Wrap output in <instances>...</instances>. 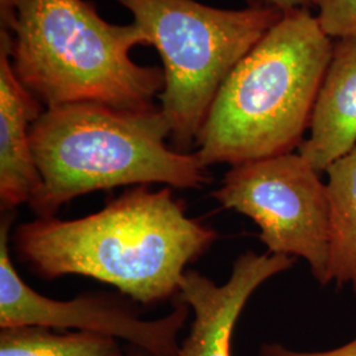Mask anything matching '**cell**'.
<instances>
[{
  "label": "cell",
  "instance_id": "cell-1",
  "mask_svg": "<svg viewBox=\"0 0 356 356\" xmlns=\"http://www.w3.org/2000/svg\"><path fill=\"white\" fill-rule=\"evenodd\" d=\"M173 188L132 186L89 216L36 218L11 235L15 254L36 276L102 281L139 305L175 301L188 266L218 239L186 214Z\"/></svg>",
  "mask_w": 356,
  "mask_h": 356
},
{
  "label": "cell",
  "instance_id": "cell-2",
  "mask_svg": "<svg viewBox=\"0 0 356 356\" xmlns=\"http://www.w3.org/2000/svg\"><path fill=\"white\" fill-rule=\"evenodd\" d=\"M169 138L160 106L123 110L79 102L48 107L31 129L41 185L29 206L38 218H49L76 197L119 186L209 185L211 175L197 153L176 151L166 144Z\"/></svg>",
  "mask_w": 356,
  "mask_h": 356
},
{
  "label": "cell",
  "instance_id": "cell-3",
  "mask_svg": "<svg viewBox=\"0 0 356 356\" xmlns=\"http://www.w3.org/2000/svg\"><path fill=\"white\" fill-rule=\"evenodd\" d=\"M332 48L310 10L282 13L218 91L195 144L204 165H241L298 149Z\"/></svg>",
  "mask_w": 356,
  "mask_h": 356
},
{
  "label": "cell",
  "instance_id": "cell-4",
  "mask_svg": "<svg viewBox=\"0 0 356 356\" xmlns=\"http://www.w3.org/2000/svg\"><path fill=\"white\" fill-rule=\"evenodd\" d=\"M11 60L23 85L48 107L102 103L147 110L164 89V72L131 58L151 45L135 22L115 26L85 0H19Z\"/></svg>",
  "mask_w": 356,
  "mask_h": 356
},
{
  "label": "cell",
  "instance_id": "cell-5",
  "mask_svg": "<svg viewBox=\"0 0 356 356\" xmlns=\"http://www.w3.org/2000/svg\"><path fill=\"white\" fill-rule=\"evenodd\" d=\"M132 13L163 60L160 108L172 147L191 152L222 83L282 13L222 10L195 0H114Z\"/></svg>",
  "mask_w": 356,
  "mask_h": 356
},
{
  "label": "cell",
  "instance_id": "cell-6",
  "mask_svg": "<svg viewBox=\"0 0 356 356\" xmlns=\"http://www.w3.org/2000/svg\"><path fill=\"white\" fill-rule=\"evenodd\" d=\"M300 153L231 166L213 197L252 219L267 252L304 259L325 286L330 242L327 185Z\"/></svg>",
  "mask_w": 356,
  "mask_h": 356
},
{
  "label": "cell",
  "instance_id": "cell-7",
  "mask_svg": "<svg viewBox=\"0 0 356 356\" xmlns=\"http://www.w3.org/2000/svg\"><path fill=\"white\" fill-rule=\"evenodd\" d=\"M15 211L0 219V327L44 326L54 330L86 331L124 341L156 356H178L179 334L191 307L175 300L164 317L141 318L138 302L114 293H86L54 300L33 291L17 273L11 256Z\"/></svg>",
  "mask_w": 356,
  "mask_h": 356
},
{
  "label": "cell",
  "instance_id": "cell-8",
  "mask_svg": "<svg viewBox=\"0 0 356 356\" xmlns=\"http://www.w3.org/2000/svg\"><path fill=\"white\" fill-rule=\"evenodd\" d=\"M296 261L291 256L247 251L235 260L223 284L188 269L176 300L191 307L193 321L178 356H231L234 329L252 294Z\"/></svg>",
  "mask_w": 356,
  "mask_h": 356
},
{
  "label": "cell",
  "instance_id": "cell-9",
  "mask_svg": "<svg viewBox=\"0 0 356 356\" xmlns=\"http://www.w3.org/2000/svg\"><path fill=\"white\" fill-rule=\"evenodd\" d=\"M13 36L0 31V204L15 211L31 204L41 177L31 144V129L42 103L23 85L11 60Z\"/></svg>",
  "mask_w": 356,
  "mask_h": 356
},
{
  "label": "cell",
  "instance_id": "cell-10",
  "mask_svg": "<svg viewBox=\"0 0 356 356\" xmlns=\"http://www.w3.org/2000/svg\"><path fill=\"white\" fill-rule=\"evenodd\" d=\"M356 147V38L334 42L327 70L298 153L318 173Z\"/></svg>",
  "mask_w": 356,
  "mask_h": 356
},
{
  "label": "cell",
  "instance_id": "cell-11",
  "mask_svg": "<svg viewBox=\"0 0 356 356\" xmlns=\"http://www.w3.org/2000/svg\"><path fill=\"white\" fill-rule=\"evenodd\" d=\"M330 201V242L325 286L356 292V147L325 172Z\"/></svg>",
  "mask_w": 356,
  "mask_h": 356
},
{
  "label": "cell",
  "instance_id": "cell-12",
  "mask_svg": "<svg viewBox=\"0 0 356 356\" xmlns=\"http://www.w3.org/2000/svg\"><path fill=\"white\" fill-rule=\"evenodd\" d=\"M0 356H126V348L101 334L29 325L0 327Z\"/></svg>",
  "mask_w": 356,
  "mask_h": 356
},
{
  "label": "cell",
  "instance_id": "cell-13",
  "mask_svg": "<svg viewBox=\"0 0 356 356\" xmlns=\"http://www.w3.org/2000/svg\"><path fill=\"white\" fill-rule=\"evenodd\" d=\"M317 20L330 38H356V0H317Z\"/></svg>",
  "mask_w": 356,
  "mask_h": 356
},
{
  "label": "cell",
  "instance_id": "cell-14",
  "mask_svg": "<svg viewBox=\"0 0 356 356\" xmlns=\"http://www.w3.org/2000/svg\"><path fill=\"white\" fill-rule=\"evenodd\" d=\"M259 356H356V338L341 347L327 351H296L280 343H263Z\"/></svg>",
  "mask_w": 356,
  "mask_h": 356
},
{
  "label": "cell",
  "instance_id": "cell-15",
  "mask_svg": "<svg viewBox=\"0 0 356 356\" xmlns=\"http://www.w3.org/2000/svg\"><path fill=\"white\" fill-rule=\"evenodd\" d=\"M19 0H0V26L3 32L11 33Z\"/></svg>",
  "mask_w": 356,
  "mask_h": 356
},
{
  "label": "cell",
  "instance_id": "cell-16",
  "mask_svg": "<svg viewBox=\"0 0 356 356\" xmlns=\"http://www.w3.org/2000/svg\"><path fill=\"white\" fill-rule=\"evenodd\" d=\"M270 7L277 8L281 13H289L294 10H310L317 6V0H266Z\"/></svg>",
  "mask_w": 356,
  "mask_h": 356
},
{
  "label": "cell",
  "instance_id": "cell-17",
  "mask_svg": "<svg viewBox=\"0 0 356 356\" xmlns=\"http://www.w3.org/2000/svg\"><path fill=\"white\" fill-rule=\"evenodd\" d=\"M124 348H126V356H156L148 353L147 350L132 346V344H127Z\"/></svg>",
  "mask_w": 356,
  "mask_h": 356
}]
</instances>
